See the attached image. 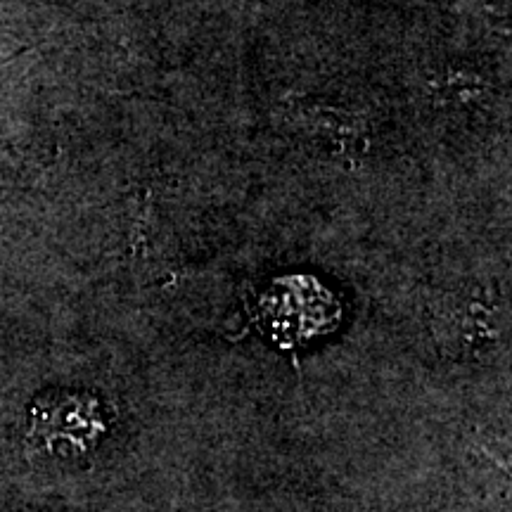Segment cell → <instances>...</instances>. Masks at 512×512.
<instances>
[{"label": "cell", "mask_w": 512, "mask_h": 512, "mask_svg": "<svg viewBox=\"0 0 512 512\" xmlns=\"http://www.w3.org/2000/svg\"><path fill=\"white\" fill-rule=\"evenodd\" d=\"M105 432L107 420L95 396L50 394L31 406L27 444L48 456H83Z\"/></svg>", "instance_id": "cell-1"}, {"label": "cell", "mask_w": 512, "mask_h": 512, "mask_svg": "<svg viewBox=\"0 0 512 512\" xmlns=\"http://www.w3.org/2000/svg\"><path fill=\"white\" fill-rule=\"evenodd\" d=\"M434 339L453 361H482L501 342L496 316L486 306H451L434 318Z\"/></svg>", "instance_id": "cell-2"}]
</instances>
